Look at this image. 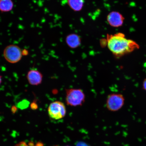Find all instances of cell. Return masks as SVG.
I'll use <instances>...</instances> for the list:
<instances>
[{
  "label": "cell",
  "instance_id": "cell-1",
  "mask_svg": "<svg viewBox=\"0 0 146 146\" xmlns=\"http://www.w3.org/2000/svg\"><path fill=\"white\" fill-rule=\"evenodd\" d=\"M107 41L109 50L117 58L130 53L140 47L135 41L127 39L125 34L121 33L113 35L108 34Z\"/></svg>",
  "mask_w": 146,
  "mask_h": 146
},
{
  "label": "cell",
  "instance_id": "cell-2",
  "mask_svg": "<svg viewBox=\"0 0 146 146\" xmlns=\"http://www.w3.org/2000/svg\"><path fill=\"white\" fill-rule=\"evenodd\" d=\"M66 100L67 104L71 106H81L85 101V94L81 89H69L66 91Z\"/></svg>",
  "mask_w": 146,
  "mask_h": 146
},
{
  "label": "cell",
  "instance_id": "cell-3",
  "mask_svg": "<svg viewBox=\"0 0 146 146\" xmlns=\"http://www.w3.org/2000/svg\"><path fill=\"white\" fill-rule=\"evenodd\" d=\"M48 112L49 116L52 119L60 120L65 116L66 113V107L62 102L55 101L49 105Z\"/></svg>",
  "mask_w": 146,
  "mask_h": 146
},
{
  "label": "cell",
  "instance_id": "cell-4",
  "mask_svg": "<svg viewBox=\"0 0 146 146\" xmlns=\"http://www.w3.org/2000/svg\"><path fill=\"white\" fill-rule=\"evenodd\" d=\"M3 54L7 61L13 64L19 62L23 55L21 48L18 46L14 45H9L5 47Z\"/></svg>",
  "mask_w": 146,
  "mask_h": 146
},
{
  "label": "cell",
  "instance_id": "cell-5",
  "mask_svg": "<svg viewBox=\"0 0 146 146\" xmlns=\"http://www.w3.org/2000/svg\"><path fill=\"white\" fill-rule=\"evenodd\" d=\"M125 101V98L122 94H113L108 96L106 105L109 110L115 112L119 110L123 107Z\"/></svg>",
  "mask_w": 146,
  "mask_h": 146
},
{
  "label": "cell",
  "instance_id": "cell-6",
  "mask_svg": "<svg viewBox=\"0 0 146 146\" xmlns=\"http://www.w3.org/2000/svg\"><path fill=\"white\" fill-rule=\"evenodd\" d=\"M125 18L119 12L112 11L107 16V21L111 27H118L123 25Z\"/></svg>",
  "mask_w": 146,
  "mask_h": 146
},
{
  "label": "cell",
  "instance_id": "cell-7",
  "mask_svg": "<svg viewBox=\"0 0 146 146\" xmlns=\"http://www.w3.org/2000/svg\"><path fill=\"white\" fill-rule=\"evenodd\" d=\"M27 78L31 85L37 86L42 83L43 75L39 71L35 69H33L27 73Z\"/></svg>",
  "mask_w": 146,
  "mask_h": 146
},
{
  "label": "cell",
  "instance_id": "cell-8",
  "mask_svg": "<svg viewBox=\"0 0 146 146\" xmlns=\"http://www.w3.org/2000/svg\"><path fill=\"white\" fill-rule=\"evenodd\" d=\"M81 39L77 35L72 34L67 36L66 42L68 46L72 48H75L81 44Z\"/></svg>",
  "mask_w": 146,
  "mask_h": 146
},
{
  "label": "cell",
  "instance_id": "cell-9",
  "mask_svg": "<svg viewBox=\"0 0 146 146\" xmlns=\"http://www.w3.org/2000/svg\"><path fill=\"white\" fill-rule=\"evenodd\" d=\"M83 0H68L69 6L75 11H81L84 5Z\"/></svg>",
  "mask_w": 146,
  "mask_h": 146
},
{
  "label": "cell",
  "instance_id": "cell-10",
  "mask_svg": "<svg viewBox=\"0 0 146 146\" xmlns=\"http://www.w3.org/2000/svg\"><path fill=\"white\" fill-rule=\"evenodd\" d=\"M12 0H0V11L2 12L10 11L13 8Z\"/></svg>",
  "mask_w": 146,
  "mask_h": 146
},
{
  "label": "cell",
  "instance_id": "cell-11",
  "mask_svg": "<svg viewBox=\"0 0 146 146\" xmlns=\"http://www.w3.org/2000/svg\"><path fill=\"white\" fill-rule=\"evenodd\" d=\"M15 146H44V144L41 142H38L35 143L32 141H30L27 143L22 141L16 144Z\"/></svg>",
  "mask_w": 146,
  "mask_h": 146
},
{
  "label": "cell",
  "instance_id": "cell-12",
  "mask_svg": "<svg viewBox=\"0 0 146 146\" xmlns=\"http://www.w3.org/2000/svg\"><path fill=\"white\" fill-rule=\"evenodd\" d=\"M30 104V103L27 100H23L18 104L17 107L21 109H24L27 108Z\"/></svg>",
  "mask_w": 146,
  "mask_h": 146
},
{
  "label": "cell",
  "instance_id": "cell-13",
  "mask_svg": "<svg viewBox=\"0 0 146 146\" xmlns=\"http://www.w3.org/2000/svg\"><path fill=\"white\" fill-rule=\"evenodd\" d=\"M31 108L33 110H35L38 108V106L35 103H32L31 105Z\"/></svg>",
  "mask_w": 146,
  "mask_h": 146
},
{
  "label": "cell",
  "instance_id": "cell-14",
  "mask_svg": "<svg viewBox=\"0 0 146 146\" xmlns=\"http://www.w3.org/2000/svg\"><path fill=\"white\" fill-rule=\"evenodd\" d=\"M142 87L144 90L146 91V78L144 80L142 84Z\"/></svg>",
  "mask_w": 146,
  "mask_h": 146
},
{
  "label": "cell",
  "instance_id": "cell-15",
  "mask_svg": "<svg viewBox=\"0 0 146 146\" xmlns=\"http://www.w3.org/2000/svg\"><path fill=\"white\" fill-rule=\"evenodd\" d=\"M77 146H87L86 144L83 143H80L78 144Z\"/></svg>",
  "mask_w": 146,
  "mask_h": 146
},
{
  "label": "cell",
  "instance_id": "cell-16",
  "mask_svg": "<svg viewBox=\"0 0 146 146\" xmlns=\"http://www.w3.org/2000/svg\"><path fill=\"white\" fill-rule=\"evenodd\" d=\"M2 82V76L0 75V85H1Z\"/></svg>",
  "mask_w": 146,
  "mask_h": 146
},
{
  "label": "cell",
  "instance_id": "cell-17",
  "mask_svg": "<svg viewBox=\"0 0 146 146\" xmlns=\"http://www.w3.org/2000/svg\"></svg>",
  "mask_w": 146,
  "mask_h": 146
}]
</instances>
